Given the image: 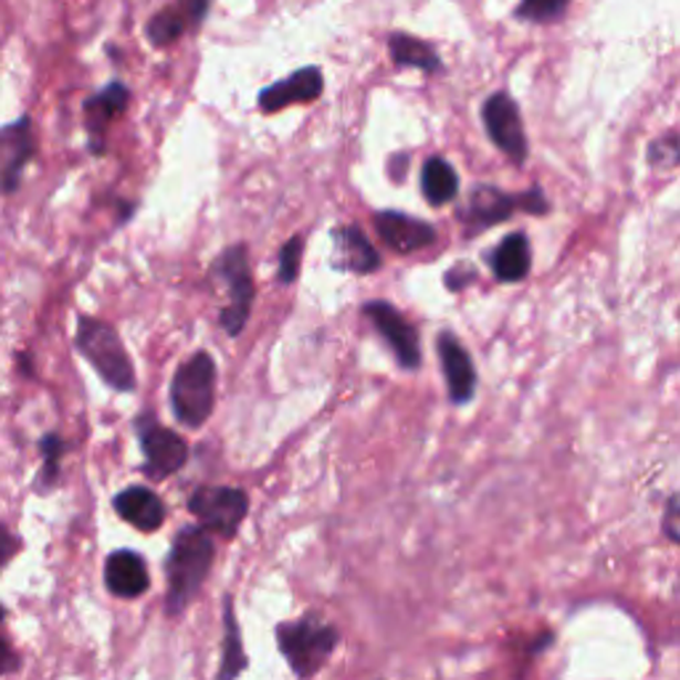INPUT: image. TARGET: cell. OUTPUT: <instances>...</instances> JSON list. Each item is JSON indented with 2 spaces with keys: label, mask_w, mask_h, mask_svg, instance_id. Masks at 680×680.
Returning a JSON list of instances; mask_svg holds the SVG:
<instances>
[{
  "label": "cell",
  "mask_w": 680,
  "mask_h": 680,
  "mask_svg": "<svg viewBox=\"0 0 680 680\" xmlns=\"http://www.w3.org/2000/svg\"><path fill=\"white\" fill-rule=\"evenodd\" d=\"M216 547L210 534L202 526H184L176 534L168 556V611L181 614L197 596L210 566H213Z\"/></svg>",
  "instance_id": "cell-1"
},
{
  "label": "cell",
  "mask_w": 680,
  "mask_h": 680,
  "mask_svg": "<svg viewBox=\"0 0 680 680\" xmlns=\"http://www.w3.org/2000/svg\"><path fill=\"white\" fill-rule=\"evenodd\" d=\"M276 646L299 678H312L325 667L329 653L338 646V630L322 623L316 614H306L299 623L276 627Z\"/></svg>",
  "instance_id": "cell-2"
},
{
  "label": "cell",
  "mask_w": 680,
  "mask_h": 680,
  "mask_svg": "<svg viewBox=\"0 0 680 680\" xmlns=\"http://www.w3.org/2000/svg\"><path fill=\"white\" fill-rule=\"evenodd\" d=\"M77 348L91 362V367L102 375L104 383H109L117 391H134V362L125 352L115 327L94 320V316H81V322H77Z\"/></svg>",
  "instance_id": "cell-3"
},
{
  "label": "cell",
  "mask_w": 680,
  "mask_h": 680,
  "mask_svg": "<svg viewBox=\"0 0 680 680\" xmlns=\"http://www.w3.org/2000/svg\"><path fill=\"white\" fill-rule=\"evenodd\" d=\"M216 401V362L210 354H195L176 369L170 383V405L184 426L200 428L213 412Z\"/></svg>",
  "instance_id": "cell-4"
},
{
  "label": "cell",
  "mask_w": 680,
  "mask_h": 680,
  "mask_svg": "<svg viewBox=\"0 0 680 680\" xmlns=\"http://www.w3.org/2000/svg\"><path fill=\"white\" fill-rule=\"evenodd\" d=\"M210 274H213L221 285H227L229 293V306L221 312V325L229 335H240L242 327L248 325L250 308H253V299H255L248 248L234 245L223 250L221 259L213 263V269H210Z\"/></svg>",
  "instance_id": "cell-5"
},
{
  "label": "cell",
  "mask_w": 680,
  "mask_h": 680,
  "mask_svg": "<svg viewBox=\"0 0 680 680\" xmlns=\"http://www.w3.org/2000/svg\"><path fill=\"white\" fill-rule=\"evenodd\" d=\"M248 494L237 487H200L189 498V511L202 521L205 530L234 537L248 516Z\"/></svg>",
  "instance_id": "cell-6"
},
{
  "label": "cell",
  "mask_w": 680,
  "mask_h": 680,
  "mask_svg": "<svg viewBox=\"0 0 680 680\" xmlns=\"http://www.w3.org/2000/svg\"><path fill=\"white\" fill-rule=\"evenodd\" d=\"M138 439H142L144 460H147L144 471H147L149 479L170 477V473L181 471V465L187 463V441L178 433L168 431V428H163L151 415H144L138 420Z\"/></svg>",
  "instance_id": "cell-7"
},
{
  "label": "cell",
  "mask_w": 680,
  "mask_h": 680,
  "mask_svg": "<svg viewBox=\"0 0 680 680\" xmlns=\"http://www.w3.org/2000/svg\"><path fill=\"white\" fill-rule=\"evenodd\" d=\"M481 117H484V128L494 142V147L503 149L516 165L524 163L530 144H526L524 123H521L516 102L508 94H492L484 102Z\"/></svg>",
  "instance_id": "cell-8"
},
{
  "label": "cell",
  "mask_w": 680,
  "mask_h": 680,
  "mask_svg": "<svg viewBox=\"0 0 680 680\" xmlns=\"http://www.w3.org/2000/svg\"><path fill=\"white\" fill-rule=\"evenodd\" d=\"M365 316L369 322H373V327L378 329V333L386 338L388 346H391V352L396 354V359H399V365L405 369H418L420 367V338H418V329H415L409 322L401 316L399 308H394L391 303L386 301H373L367 303Z\"/></svg>",
  "instance_id": "cell-9"
},
{
  "label": "cell",
  "mask_w": 680,
  "mask_h": 680,
  "mask_svg": "<svg viewBox=\"0 0 680 680\" xmlns=\"http://www.w3.org/2000/svg\"><path fill=\"white\" fill-rule=\"evenodd\" d=\"M375 229L380 240L386 242L394 253H418V250L431 248L436 242V229L420 218L405 216L401 210H380L375 213Z\"/></svg>",
  "instance_id": "cell-10"
},
{
  "label": "cell",
  "mask_w": 680,
  "mask_h": 680,
  "mask_svg": "<svg viewBox=\"0 0 680 680\" xmlns=\"http://www.w3.org/2000/svg\"><path fill=\"white\" fill-rule=\"evenodd\" d=\"M436 348H439L441 369H444L449 399L452 405H468L477 394V367H473L471 354L452 333H441Z\"/></svg>",
  "instance_id": "cell-11"
},
{
  "label": "cell",
  "mask_w": 680,
  "mask_h": 680,
  "mask_svg": "<svg viewBox=\"0 0 680 680\" xmlns=\"http://www.w3.org/2000/svg\"><path fill=\"white\" fill-rule=\"evenodd\" d=\"M32 151H35V136H32L28 117L0 128V191L9 195L19 187V178H22Z\"/></svg>",
  "instance_id": "cell-12"
},
{
  "label": "cell",
  "mask_w": 680,
  "mask_h": 680,
  "mask_svg": "<svg viewBox=\"0 0 680 680\" xmlns=\"http://www.w3.org/2000/svg\"><path fill=\"white\" fill-rule=\"evenodd\" d=\"M322 88H325V77L316 67H303L293 75L285 77V81L269 85V88L261 91L259 96V107L263 112H280L290 107V104H308L316 102L322 96Z\"/></svg>",
  "instance_id": "cell-13"
},
{
  "label": "cell",
  "mask_w": 680,
  "mask_h": 680,
  "mask_svg": "<svg viewBox=\"0 0 680 680\" xmlns=\"http://www.w3.org/2000/svg\"><path fill=\"white\" fill-rule=\"evenodd\" d=\"M519 208V197H511L498 187H473L468 195L465 208L460 210V221L468 223V229H487L494 223H503Z\"/></svg>",
  "instance_id": "cell-14"
},
{
  "label": "cell",
  "mask_w": 680,
  "mask_h": 680,
  "mask_svg": "<svg viewBox=\"0 0 680 680\" xmlns=\"http://www.w3.org/2000/svg\"><path fill=\"white\" fill-rule=\"evenodd\" d=\"M104 579L117 598H138L149 590L147 564L134 551L112 553L104 566Z\"/></svg>",
  "instance_id": "cell-15"
},
{
  "label": "cell",
  "mask_w": 680,
  "mask_h": 680,
  "mask_svg": "<svg viewBox=\"0 0 680 680\" xmlns=\"http://www.w3.org/2000/svg\"><path fill=\"white\" fill-rule=\"evenodd\" d=\"M335 242V263L346 272L354 274H373L380 269V255L373 248V242L367 240V234L362 232L356 223L352 227H338L333 232Z\"/></svg>",
  "instance_id": "cell-16"
},
{
  "label": "cell",
  "mask_w": 680,
  "mask_h": 680,
  "mask_svg": "<svg viewBox=\"0 0 680 680\" xmlns=\"http://www.w3.org/2000/svg\"><path fill=\"white\" fill-rule=\"evenodd\" d=\"M210 0H178L174 9H163L151 22L147 24V35L155 45H170L184 35L189 28H195L197 22L208 11Z\"/></svg>",
  "instance_id": "cell-17"
},
{
  "label": "cell",
  "mask_w": 680,
  "mask_h": 680,
  "mask_svg": "<svg viewBox=\"0 0 680 680\" xmlns=\"http://www.w3.org/2000/svg\"><path fill=\"white\" fill-rule=\"evenodd\" d=\"M115 511L142 532H157L165 521V505L147 487H128L115 498Z\"/></svg>",
  "instance_id": "cell-18"
},
{
  "label": "cell",
  "mask_w": 680,
  "mask_h": 680,
  "mask_svg": "<svg viewBox=\"0 0 680 680\" xmlns=\"http://www.w3.org/2000/svg\"><path fill=\"white\" fill-rule=\"evenodd\" d=\"M128 96H130L128 88H125L123 83H112L102 91V94H96L91 102H85V125H88L91 149H94L96 155L104 147L107 125L128 107Z\"/></svg>",
  "instance_id": "cell-19"
},
{
  "label": "cell",
  "mask_w": 680,
  "mask_h": 680,
  "mask_svg": "<svg viewBox=\"0 0 680 680\" xmlns=\"http://www.w3.org/2000/svg\"><path fill=\"white\" fill-rule=\"evenodd\" d=\"M490 261H492V272L500 282H505V285L521 282L532 272L530 237H526L524 232L508 234L505 240L498 245V250H494Z\"/></svg>",
  "instance_id": "cell-20"
},
{
  "label": "cell",
  "mask_w": 680,
  "mask_h": 680,
  "mask_svg": "<svg viewBox=\"0 0 680 680\" xmlns=\"http://www.w3.org/2000/svg\"><path fill=\"white\" fill-rule=\"evenodd\" d=\"M420 187H422V195H426V200L436 205V208H441V205L452 202L454 197H458L460 178L444 157H428L426 165H422Z\"/></svg>",
  "instance_id": "cell-21"
},
{
  "label": "cell",
  "mask_w": 680,
  "mask_h": 680,
  "mask_svg": "<svg viewBox=\"0 0 680 680\" xmlns=\"http://www.w3.org/2000/svg\"><path fill=\"white\" fill-rule=\"evenodd\" d=\"M388 51H391V59L399 67H415L428 72V75L441 70V59L431 45L418 41V38H409L405 32H394L391 41H388Z\"/></svg>",
  "instance_id": "cell-22"
},
{
  "label": "cell",
  "mask_w": 680,
  "mask_h": 680,
  "mask_svg": "<svg viewBox=\"0 0 680 680\" xmlns=\"http://www.w3.org/2000/svg\"><path fill=\"white\" fill-rule=\"evenodd\" d=\"M223 625H227V640H223V665L218 678H234L248 667V657L245 651H242L240 625H237L234 619L232 598H227V617H223Z\"/></svg>",
  "instance_id": "cell-23"
},
{
  "label": "cell",
  "mask_w": 680,
  "mask_h": 680,
  "mask_svg": "<svg viewBox=\"0 0 680 680\" xmlns=\"http://www.w3.org/2000/svg\"><path fill=\"white\" fill-rule=\"evenodd\" d=\"M646 160L657 170L680 168V130H672V134H665L657 142H651Z\"/></svg>",
  "instance_id": "cell-24"
},
{
  "label": "cell",
  "mask_w": 680,
  "mask_h": 680,
  "mask_svg": "<svg viewBox=\"0 0 680 680\" xmlns=\"http://www.w3.org/2000/svg\"><path fill=\"white\" fill-rule=\"evenodd\" d=\"M566 9H569V0H521L516 17L524 19V22L547 24L564 17Z\"/></svg>",
  "instance_id": "cell-25"
},
{
  "label": "cell",
  "mask_w": 680,
  "mask_h": 680,
  "mask_svg": "<svg viewBox=\"0 0 680 680\" xmlns=\"http://www.w3.org/2000/svg\"><path fill=\"white\" fill-rule=\"evenodd\" d=\"M301 255H303V237H293L280 250V282L290 285L301 272Z\"/></svg>",
  "instance_id": "cell-26"
},
{
  "label": "cell",
  "mask_w": 680,
  "mask_h": 680,
  "mask_svg": "<svg viewBox=\"0 0 680 680\" xmlns=\"http://www.w3.org/2000/svg\"><path fill=\"white\" fill-rule=\"evenodd\" d=\"M41 449H43V454H45V477H43V487H51L54 484V479H56V460H59V454L64 452V444H62V439H59L56 433H49L45 436V439L41 441Z\"/></svg>",
  "instance_id": "cell-27"
},
{
  "label": "cell",
  "mask_w": 680,
  "mask_h": 680,
  "mask_svg": "<svg viewBox=\"0 0 680 680\" xmlns=\"http://www.w3.org/2000/svg\"><path fill=\"white\" fill-rule=\"evenodd\" d=\"M662 532L667 534V540L680 545V492H676L670 500H667L662 513Z\"/></svg>",
  "instance_id": "cell-28"
},
{
  "label": "cell",
  "mask_w": 680,
  "mask_h": 680,
  "mask_svg": "<svg viewBox=\"0 0 680 680\" xmlns=\"http://www.w3.org/2000/svg\"><path fill=\"white\" fill-rule=\"evenodd\" d=\"M519 208H524L526 213H532V216H545L547 210H551V202H547L543 189L534 187L526 191V195L519 197Z\"/></svg>",
  "instance_id": "cell-29"
},
{
  "label": "cell",
  "mask_w": 680,
  "mask_h": 680,
  "mask_svg": "<svg viewBox=\"0 0 680 680\" xmlns=\"http://www.w3.org/2000/svg\"><path fill=\"white\" fill-rule=\"evenodd\" d=\"M17 670H19V657H17L14 646L0 636V676H9V672H17Z\"/></svg>",
  "instance_id": "cell-30"
},
{
  "label": "cell",
  "mask_w": 680,
  "mask_h": 680,
  "mask_svg": "<svg viewBox=\"0 0 680 680\" xmlns=\"http://www.w3.org/2000/svg\"><path fill=\"white\" fill-rule=\"evenodd\" d=\"M17 551H19V540L6 530V526H0V569L17 556Z\"/></svg>",
  "instance_id": "cell-31"
},
{
  "label": "cell",
  "mask_w": 680,
  "mask_h": 680,
  "mask_svg": "<svg viewBox=\"0 0 680 680\" xmlns=\"http://www.w3.org/2000/svg\"><path fill=\"white\" fill-rule=\"evenodd\" d=\"M0 619H3V609H0Z\"/></svg>",
  "instance_id": "cell-32"
}]
</instances>
